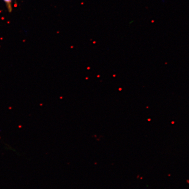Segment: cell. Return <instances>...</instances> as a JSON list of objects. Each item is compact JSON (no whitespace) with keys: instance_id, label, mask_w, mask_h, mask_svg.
Masks as SVG:
<instances>
[{"instance_id":"cell-1","label":"cell","mask_w":189,"mask_h":189,"mask_svg":"<svg viewBox=\"0 0 189 189\" xmlns=\"http://www.w3.org/2000/svg\"><path fill=\"white\" fill-rule=\"evenodd\" d=\"M5 2L7 4V9L9 12H11L12 8V0H4Z\"/></svg>"}]
</instances>
